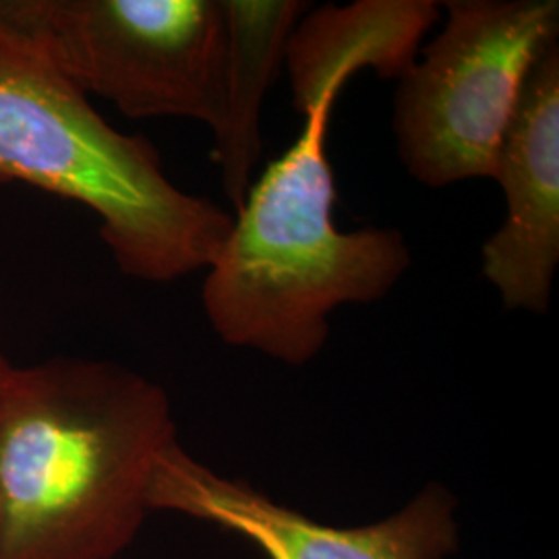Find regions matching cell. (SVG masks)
I'll list each match as a JSON object with an SVG mask.
<instances>
[{
	"label": "cell",
	"instance_id": "obj_1",
	"mask_svg": "<svg viewBox=\"0 0 559 559\" xmlns=\"http://www.w3.org/2000/svg\"><path fill=\"white\" fill-rule=\"evenodd\" d=\"M436 23L431 0L328 4L297 23L284 62L305 127L249 187L201 288L224 344L302 367L323 350L336 309L383 299L411 267L399 228L336 226L328 129L346 81L362 69L400 80Z\"/></svg>",
	"mask_w": 559,
	"mask_h": 559
},
{
	"label": "cell",
	"instance_id": "obj_2",
	"mask_svg": "<svg viewBox=\"0 0 559 559\" xmlns=\"http://www.w3.org/2000/svg\"><path fill=\"white\" fill-rule=\"evenodd\" d=\"M177 441L166 390L119 362L15 367L0 394L2 559H115Z\"/></svg>",
	"mask_w": 559,
	"mask_h": 559
},
{
	"label": "cell",
	"instance_id": "obj_3",
	"mask_svg": "<svg viewBox=\"0 0 559 559\" xmlns=\"http://www.w3.org/2000/svg\"><path fill=\"white\" fill-rule=\"evenodd\" d=\"M0 182L92 210L120 272L143 282L207 270L235 222L168 179L150 141L117 131L75 85L2 36Z\"/></svg>",
	"mask_w": 559,
	"mask_h": 559
},
{
	"label": "cell",
	"instance_id": "obj_4",
	"mask_svg": "<svg viewBox=\"0 0 559 559\" xmlns=\"http://www.w3.org/2000/svg\"><path fill=\"white\" fill-rule=\"evenodd\" d=\"M0 36L129 119L224 120L222 0H0Z\"/></svg>",
	"mask_w": 559,
	"mask_h": 559
},
{
	"label": "cell",
	"instance_id": "obj_5",
	"mask_svg": "<svg viewBox=\"0 0 559 559\" xmlns=\"http://www.w3.org/2000/svg\"><path fill=\"white\" fill-rule=\"evenodd\" d=\"M436 40L399 80L392 129L420 185L493 179L528 78L558 44V0H448Z\"/></svg>",
	"mask_w": 559,
	"mask_h": 559
},
{
	"label": "cell",
	"instance_id": "obj_6",
	"mask_svg": "<svg viewBox=\"0 0 559 559\" xmlns=\"http://www.w3.org/2000/svg\"><path fill=\"white\" fill-rule=\"evenodd\" d=\"M150 512L205 520L258 545L267 559H448L459 551V501L429 483L388 519L336 528L280 506L242 480L222 477L193 459L179 440L154 466Z\"/></svg>",
	"mask_w": 559,
	"mask_h": 559
},
{
	"label": "cell",
	"instance_id": "obj_7",
	"mask_svg": "<svg viewBox=\"0 0 559 559\" xmlns=\"http://www.w3.org/2000/svg\"><path fill=\"white\" fill-rule=\"evenodd\" d=\"M493 180L506 218L483 242V276L508 309L543 316L559 263V44L528 78Z\"/></svg>",
	"mask_w": 559,
	"mask_h": 559
},
{
	"label": "cell",
	"instance_id": "obj_8",
	"mask_svg": "<svg viewBox=\"0 0 559 559\" xmlns=\"http://www.w3.org/2000/svg\"><path fill=\"white\" fill-rule=\"evenodd\" d=\"M309 7L302 0H222L226 75L224 120L214 135V160L221 168L224 193L237 212L247 198L251 173L261 154L263 98Z\"/></svg>",
	"mask_w": 559,
	"mask_h": 559
},
{
	"label": "cell",
	"instance_id": "obj_9",
	"mask_svg": "<svg viewBox=\"0 0 559 559\" xmlns=\"http://www.w3.org/2000/svg\"><path fill=\"white\" fill-rule=\"evenodd\" d=\"M15 365L9 360L7 353H4V344H2V318H0V394L4 390V385L11 380Z\"/></svg>",
	"mask_w": 559,
	"mask_h": 559
},
{
	"label": "cell",
	"instance_id": "obj_10",
	"mask_svg": "<svg viewBox=\"0 0 559 559\" xmlns=\"http://www.w3.org/2000/svg\"><path fill=\"white\" fill-rule=\"evenodd\" d=\"M0 559H2V519H0Z\"/></svg>",
	"mask_w": 559,
	"mask_h": 559
}]
</instances>
